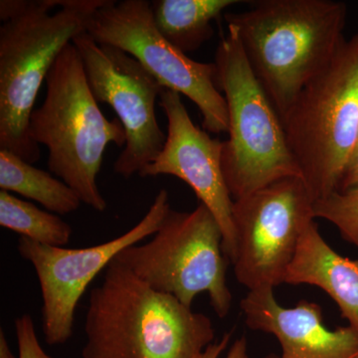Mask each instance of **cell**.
<instances>
[{"label": "cell", "instance_id": "9a60e30c", "mask_svg": "<svg viewBox=\"0 0 358 358\" xmlns=\"http://www.w3.org/2000/svg\"><path fill=\"white\" fill-rule=\"evenodd\" d=\"M238 0H155L152 16L164 38L187 55L213 36L212 21Z\"/></svg>", "mask_w": 358, "mask_h": 358}, {"label": "cell", "instance_id": "7c38bea8", "mask_svg": "<svg viewBox=\"0 0 358 358\" xmlns=\"http://www.w3.org/2000/svg\"><path fill=\"white\" fill-rule=\"evenodd\" d=\"M159 106L167 119L166 143L141 176H173L185 181L217 220L223 233L224 251L231 262L235 248L234 199L224 176L223 141L195 126L180 94L164 89Z\"/></svg>", "mask_w": 358, "mask_h": 358}, {"label": "cell", "instance_id": "ffe728a7", "mask_svg": "<svg viewBox=\"0 0 358 358\" xmlns=\"http://www.w3.org/2000/svg\"><path fill=\"white\" fill-rule=\"evenodd\" d=\"M233 331L224 334L222 338L218 341H214L203 352L199 353L194 358H219L227 350L232 338ZM225 358H249L248 341L245 336L236 339L228 350Z\"/></svg>", "mask_w": 358, "mask_h": 358}, {"label": "cell", "instance_id": "2e32d148", "mask_svg": "<svg viewBox=\"0 0 358 358\" xmlns=\"http://www.w3.org/2000/svg\"><path fill=\"white\" fill-rule=\"evenodd\" d=\"M0 188L34 200L57 215L73 213L82 204L77 193L64 181L6 150H0Z\"/></svg>", "mask_w": 358, "mask_h": 358}, {"label": "cell", "instance_id": "44dd1931", "mask_svg": "<svg viewBox=\"0 0 358 358\" xmlns=\"http://www.w3.org/2000/svg\"><path fill=\"white\" fill-rule=\"evenodd\" d=\"M338 192H358V136L341 176Z\"/></svg>", "mask_w": 358, "mask_h": 358}, {"label": "cell", "instance_id": "7a4b0ae2", "mask_svg": "<svg viewBox=\"0 0 358 358\" xmlns=\"http://www.w3.org/2000/svg\"><path fill=\"white\" fill-rule=\"evenodd\" d=\"M82 358H194L214 343L203 313L159 293L114 260L92 289Z\"/></svg>", "mask_w": 358, "mask_h": 358}, {"label": "cell", "instance_id": "d6986e66", "mask_svg": "<svg viewBox=\"0 0 358 358\" xmlns=\"http://www.w3.org/2000/svg\"><path fill=\"white\" fill-rule=\"evenodd\" d=\"M15 333L17 338L18 358H53L47 355L40 345L30 315H23L15 320Z\"/></svg>", "mask_w": 358, "mask_h": 358}, {"label": "cell", "instance_id": "e0dca14e", "mask_svg": "<svg viewBox=\"0 0 358 358\" xmlns=\"http://www.w3.org/2000/svg\"><path fill=\"white\" fill-rule=\"evenodd\" d=\"M0 226L49 246L64 247L72 236V227L57 214L41 210L4 190L0 192Z\"/></svg>", "mask_w": 358, "mask_h": 358}, {"label": "cell", "instance_id": "ac0fdd59", "mask_svg": "<svg viewBox=\"0 0 358 358\" xmlns=\"http://www.w3.org/2000/svg\"><path fill=\"white\" fill-rule=\"evenodd\" d=\"M313 217L336 226L341 237L358 250V192H336L315 200Z\"/></svg>", "mask_w": 358, "mask_h": 358}, {"label": "cell", "instance_id": "3957f363", "mask_svg": "<svg viewBox=\"0 0 358 358\" xmlns=\"http://www.w3.org/2000/svg\"><path fill=\"white\" fill-rule=\"evenodd\" d=\"M106 0L0 1V150L28 164L40 159L29 134L42 84L68 44L86 32Z\"/></svg>", "mask_w": 358, "mask_h": 358}, {"label": "cell", "instance_id": "7402d4cb", "mask_svg": "<svg viewBox=\"0 0 358 358\" xmlns=\"http://www.w3.org/2000/svg\"><path fill=\"white\" fill-rule=\"evenodd\" d=\"M0 358H16L9 348L4 331H0Z\"/></svg>", "mask_w": 358, "mask_h": 358}, {"label": "cell", "instance_id": "52a82bcc", "mask_svg": "<svg viewBox=\"0 0 358 358\" xmlns=\"http://www.w3.org/2000/svg\"><path fill=\"white\" fill-rule=\"evenodd\" d=\"M152 236L148 243L122 250L115 260L187 308L199 294L207 293L216 315L227 317L232 306L226 277L230 261L210 210L202 203L190 212L171 209Z\"/></svg>", "mask_w": 358, "mask_h": 358}, {"label": "cell", "instance_id": "5bb4252c", "mask_svg": "<svg viewBox=\"0 0 358 358\" xmlns=\"http://www.w3.org/2000/svg\"><path fill=\"white\" fill-rule=\"evenodd\" d=\"M284 284L322 289L336 301L341 317L358 329V259L334 251L320 235L315 221L301 236Z\"/></svg>", "mask_w": 358, "mask_h": 358}, {"label": "cell", "instance_id": "5b68a950", "mask_svg": "<svg viewBox=\"0 0 358 358\" xmlns=\"http://www.w3.org/2000/svg\"><path fill=\"white\" fill-rule=\"evenodd\" d=\"M215 65L229 117L222 166L232 199H241L281 179H303L281 117L254 74L232 26H227L219 42Z\"/></svg>", "mask_w": 358, "mask_h": 358}, {"label": "cell", "instance_id": "30bf717a", "mask_svg": "<svg viewBox=\"0 0 358 358\" xmlns=\"http://www.w3.org/2000/svg\"><path fill=\"white\" fill-rule=\"evenodd\" d=\"M72 43L79 52L96 102L109 105L126 131V145L115 159V173L124 178L141 176L166 143L155 112L166 88L128 53L99 44L87 32L75 37Z\"/></svg>", "mask_w": 358, "mask_h": 358}, {"label": "cell", "instance_id": "9c48e42d", "mask_svg": "<svg viewBox=\"0 0 358 358\" xmlns=\"http://www.w3.org/2000/svg\"><path fill=\"white\" fill-rule=\"evenodd\" d=\"M313 204L300 178L281 179L234 200L231 263L237 281L249 292L284 284L301 238L315 220Z\"/></svg>", "mask_w": 358, "mask_h": 358}, {"label": "cell", "instance_id": "603a6c76", "mask_svg": "<svg viewBox=\"0 0 358 358\" xmlns=\"http://www.w3.org/2000/svg\"><path fill=\"white\" fill-rule=\"evenodd\" d=\"M264 358H280L279 355H274V353H270V355H266Z\"/></svg>", "mask_w": 358, "mask_h": 358}, {"label": "cell", "instance_id": "6da1fadb", "mask_svg": "<svg viewBox=\"0 0 358 358\" xmlns=\"http://www.w3.org/2000/svg\"><path fill=\"white\" fill-rule=\"evenodd\" d=\"M348 6L334 0H260L226 13L281 119L345 41Z\"/></svg>", "mask_w": 358, "mask_h": 358}, {"label": "cell", "instance_id": "8992f818", "mask_svg": "<svg viewBox=\"0 0 358 358\" xmlns=\"http://www.w3.org/2000/svg\"><path fill=\"white\" fill-rule=\"evenodd\" d=\"M282 122L313 201L338 192L358 136V34L301 90Z\"/></svg>", "mask_w": 358, "mask_h": 358}, {"label": "cell", "instance_id": "ba28073f", "mask_svg": "<svg viewBox=\"0 0 358 358\" xmlns=\"http://www.w3.org/2000/svg\"><path fill=\"white\" fill-rule=\"evenodd\" d=\"M86 32L141 63L164 88L189 99L199 108L209 134L228 133L227 103L217 83L215 63L197 62L164 38L147 0H106L92 14Z\"/></svg>", "mask_w": 358, "mask_h": 358}, {"label": "cell", "instance_id": "4fadbf2b", "mask_svg": "<svg viewBox=\"0 0 358 358\" xmlns=\"http://www.w3.org/2000/svg\"><path fill=\"white\" fill-rule=\"evenodd\" d=\"M240 308L249 329L277 338L280 358H358V329H327L317 303L301 301L282 307L274 289H264L248 292Z\"/></svg>", "mask_w": 358, "mask_h": 358}, {"label": "cell", "instance_id": "277c9868", "mask_svg": "<svg viewBox=\"0 0 358 358\" xmlns=\"http://www.w3.org/2000/svg\"><path fill=\"white\" fill-rule=\"evenodd\" d=\"M43 103L33 110L29 134L48 150V167L77 193L82 203L103 212L108 203L96 185L110 143L126 145L120 120H108L90 89L74 44L63 49L46 78Z\"/></svg>", "mask_w": 358, "mask_h": 358}, {"label": "cell", "instance_id": "8fae6325", "mask_svg": "<svg viewBox=\"0 0 358 358\" xmlns=\"http://www.w3.org/2000/svg\"><path fill=\"white\" fill-rule=\"evenodd\" d=\"M171 207L169 193L159 190L145 217L128 232L106 243L69 249L20 237V255L34 268L42 294V331L50 345L67 343L73 334L75 312L89 285L122 250L154 235Z\"/></svg>", "mask_w": 358, "mask_h": 358}]
</instances>
